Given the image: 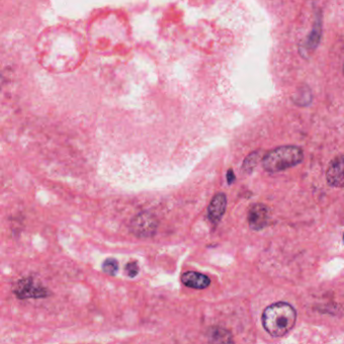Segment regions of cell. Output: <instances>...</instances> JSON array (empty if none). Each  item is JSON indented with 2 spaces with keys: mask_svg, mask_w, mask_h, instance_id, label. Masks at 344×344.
Masks as SVG:
<instances>
[{
  "mask_svg": "<svg viewBox=\"0 0 344 344\" xmlns=\"http://www.w3.org/2000/svg\"><path fill=\"white\" fill-rule=\"evenodd\" d=\"M88 42L74 29L57 26L45 29L35 46L39 63L47 71L56 74L77 69L86 58Z\"/></svg>",
  "mask_w": 344,
  "mask_h": 344,
  "instance_id": "cell-1",
  "label": "cell"
},
{
  "mask_svg": "<svg viewBox=\"0 0 344 344\" xmlns=\"http://www.w3.org/2000/svg\"><path fill=\"white\" fill-rule=\"evenodd\" d=\"M88 33V43L97 53L114 55L130 51L132 38L129 22L116 11H108L96 16Z\"/></svg>",
  "mask_w": 344,
  "mask_h": 344,
  "instance_id": "cell-2",
  "label": "cell"
},
{
  "mask_svg": "<svg viewBox=\"0 0 344 344\" xmlns=\"http://www.w3.org/2000/svg\"><path fill=\"white\" fill-rule=\"evenodd\" d=\"M296 319V310L285 302L266 307L262 316L265 331L274 337H283L288 334L295 326Z\"/></svg>",
  "mask_w": 344,
  "mask_h": 344,
  "instance_id": "cell-3",
  "label": "cell"
},
{
  "mask_svg": "<svg viewBox=\"0 0 344 344\" xmlns=\"http://www.w3.org/2000/svg\"><path fill=\"white\" fill-rule=\"evenodd\" d=\"M304 159L302 149L295 146L279 147L263 158V167L268 173H278L299 165Z\"/></svg>",
  "mask_w": 344,
  "mask_h": 344,
  "instance_id": "cell-4",
  "label": "cell"
},
{
  "mask_svg": "<svg viewBox=\"0 0 344 344\" xmlns=\"http://www.w3.org/2000/svg\"><path fill=\"white\" fill-rule=\"evenodd\" d=\"M159 222L155 215L149 212H140L131 221L130 230L135 238L150 239L156 234Z\"/></svg>",
  "mask_w": 344,
  "mask_h": 344,
  "instance_id": "cell-5",
  "label": "cell"
},
{
  "mask_svg": "<svg viewBox=\"0 0 344 344\" xmlns=\"http://www.w3.org/2000/svg\"><path fill=\"white\" fill-rule=\"evenodd\" d=\"M13 292L15 296L20 299H28V298H45L50 295V291L43 287L42 285L35 283L33 279L26 278L20 280L14 288Z\"/></svg>",
  "mask_w": 344,
  "mask_h": 344,
  "instance_id": "cell-6",
  "label": "cell"
},
{
  "mask_svg": "<svg viewBox=\"0 0 344 344\" xmlns=\"http://www.w3.org/2000/svg\"><path fill=\"white\" fill-rule=\"evenodd\" d=\"M270 217V210L264 204H255L248 211V224L252 230L259 231L265 228Z\"/></svg>",
  "mask_w": 344,
  "mask_h": 344,
  "instance_id": "cell-7",
  "label": "cell"
},
{
  "mask_svg": "<svg viewBox=\"0 0 344 344\" xmlns=\"http://www.w3.org/2000/svg\"><path fill=\"white\" fill-rule=\"evenodd\" d=\"M326 180L331 187L342 188L344 187V158L338 157L333 159L327 171Z\"/></svg>",
  "mask_w": 344,
  "mask_h": 344,
  "instance_id": "cell-8",
  "label": "cell"
},
{
  "mask_svg": "<svg viewBox=\"0 0 344 344\" xmlns=\"http://www.w3.org/2000/svg\"><path fill=\"white\" fill-rule=\"evenodd\" d=\"M227 206V198L225 194L218 193L212 198L211 202L208 206V218L213 224L219 223L221 218L223 217Z\"/></svg>",
  "mask_w": 344,
  "mask_h": 344,
  "instance_id": "cell-9",
  "label": "cell"
},
{
  "mask_svg": "<svg viewBox=\"0 0 344 344\" xmlns=\"http://www.w3.org/2000/svg\"><path fill=\"white\" fill-rule=\"evenodd\" d=\"M182 282L187 287L196 290L206 289L211 283L210 279L207 276L192 270L186 271L185 274H183Z\"/></svg>",
  "mask_w": 344,
  "mask_h": 344,
  "instance_id": "cell-10",
  "label": "cell"
},
{
  "mask_svg": "<svg viewBox=\"0 0 344 344\" xmlns=\"http://www.w3.org/2000/svg\"><path fill=\"white\" fill-rule=\"evenodd\" d=\"M207 337L210 342L219 343H229L232 342V337L229 331L221 327H211L208 329Z\"/></svg>",
  "mask_w": 344,
  "mask_h": 344,
  "instance_id": "cell-11",
  "label": "cell"
},
{
  "mask_svg": "<svg viewBox=\"0 0 344 344\" xmlns=\"http://www.w3.org/2000/svg\"><path fill=\"white\" fill-rule=\"evenodd\" d=\"M260 159H262V154L261 152H255L251 153L246 159H244L243 165H242V171L244 173H251L256 166L258 165Z\"/></svg>",
  "mask_w": 344,
  "mask_h": 344,
  "instance_id": "cell-12",
  "label": "cell"
},
{
  "mask_svg": "<svg viewBox=\"0 0 344 344\" xmlns=\"http://www.w3.org/2000/svg\"><path fill=\"white\" fill-rule=\"evenodd\" d=\"M102 269L106 274L110 276H114L116 271L118 270V262L113 258H109L104 261L102 265Z\"/></svg>",
  "mask_w": 344,
  "mask_h": 344,
  "instance_id": "cell-13",
  "label": "cell"
},
{
  "mask_svg": "<svg viewBox=\"0 0 344 344\" xmlns=\"http://www.w3.org/2000/svg\"><path fill=\"white\" fill-rule=\"evenodd\" d=\"M138 265L137 263L135 262H132V263H129L126 266H125V271L128 274V276H130L131 278H133L135 277L137 274H138Z\"/></svg>",
  "mask_w": 344,
  "mask_h": 344,
  "instance_id": "cell-14",
  "label": "cell"
},
{
  "mask_svg": "<svg viewBox=\"0 0 344 344\" xmlns=\"http://www.w3.org/2000/svg\"><path fill=\"white\" fill-rule=\"evenodd\" d=\"M226 178H227V182H228V184H232V183L236 181V176H234V173H233V170H232V169L228 170L227 175H226Z\"/></svg>",
  "mask_w": 344,
  "mask_h": 344,
  "instance_id": "cell-15",
  "label": "cell"
},
{
  "mask_svg": "<svg viewBox=\"0 0 344 344\" xmlns=\"http://www.w3.org/2000/svg\"><path fill=\"white\" fill-rule=\"evenodd\" d=\"M342 71H343V75H344V63H343V67H342Z\"/></svg>",
  "mask_w": 344,
  "mask_h": 344,
  "instance_id": "cell-16",
  "label": "cell"
},
{
  "mask_svg": "<svg viewBox=\"0 0 344 344\" xmlns=\"http://www.w3.org/2000/svg\"><path fill=\"white\" fill-rule=\"evenodd\" d=\"M343 241H344V234H343Z\"/></svg>",
  "mask_w": 344,
  "mask_h": 344,
  "instance_id": "cell-17",
  "label": "cell"
}]
</instances>
